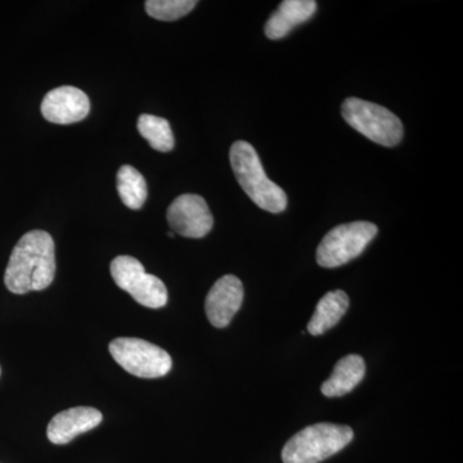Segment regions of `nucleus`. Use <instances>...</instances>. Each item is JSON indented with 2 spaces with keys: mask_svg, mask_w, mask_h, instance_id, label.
Listing matches in <instances>:
<instances>
[{
  "mask_svg": "<svg viewBox=\"0 0 463 463\" xmlns=\"http://www.w3.org/2000/svg\"><path fill=\"white\" fill-rule=\"evenodd\" d=\"M138 132L152 148L160 152H169L175 145L172 127L166 118L154 115H141L138 118Z\"/></svg>",
  "mask_w": 463,
  "mask_h": 463,
  "instance_id": "16",
  "label": "nucleus"
},
{
  "mask_svg": "<svg viewBox=\"0 0 463 463\" xmlns=\"http://www.w3.org/2000/svg\"><path fill=\"white\" fill-rule=\"evenodd\" d=\"M0 373H2V370H0Z\"/></svg>",
  "mask_w": 463,
  "mask_h": 463,
  "instance_id": "19",
  "label": "nucleus"
},
{
  "mask_svg": "<svg viewBox=\"0 0 463 463\" xmlns=\"http://www.w3.org/2000/svg\"><path fill=\"white\" fill-rule=\"evenodd\" d=\"M341 115L353 129L377 145L394 147L403 138V124L398 116L376 103L347 99L341 106Z\"/></svg>",
  "mask_w": 463,
  "mask_h": 463,
  "instance_id": "4",
  "label": "nucleus"
},
{
  "mask_svg": "<svg viewBox=\"0 0 463 463\" xmlns=\"http://www.w3.org/2000/svg\"><path fill=\"white\" fill-rule=\"evenodd\" d=\"M365 364L361 355L350 354L335 365L330 379L323 383L322 394L327 398L349 394L364 379Z\"/></svg>",
  "mask_w": 463,
  "mask_h": 463,
  "instance_id": "13",
  "label": "nucleus"
},
{
  "mask_svg": "<svg viewBox=\"0 0 463 463\" xmlns=\"http://www.w3.org/2000/svg\"><path fill=\"white\" fill-rule=\"evenodd\" d=\"M354 438L352 428L335 423L307 426L289 439L282 449L285 463H319L339 453Z\"/></svg>",
  "mask_w": 463,
  "mask_h": 463,
  "instance_id": "3",
  "label": "nucleus"
},
{
  "mask_svg": "<svg viewBox=\"0 0 463 463\" xmlns=\"http://www.w3.org/2000/svg\"><path fill=\"white\" fill-rule=\"evenodd\" d=\"M109 353L127 373L141 379H158L172 370V356L165 350L137 337L111 341Z\"/></svg>",
  "mask_w": 463,
  "mask_h": 463,
  "instance_id": "6",
  "label": "nucleus"
},
{
  "mask_svg": "<svg viewBox=\"0 0 463 463\" xmlns=\"http://www.w3.org/2000/svg\"><path fill=\"white\" fill-rule=\"evenodd\" d=\"M243 301V286L232 274L222 277L207 294L205 310L207 319L216 328H224L239 312Z\"/></svg>",
  "mask_w": 463,
  "mask_h": 463,
  "instance_id": "10",
  "label": "nucleus"
},
{
  "mask_svg": "<svg viewBox=\"0 0 463 463\" xmlns=\"http://www.w3.org/2000/svg\"><path fill=\"white\" fill-rule=\"evenodd\" d=\"M90 111V102L87 94L69 85L48 91L42 102V115L53 124L79 123L87 118Z\"/></svg>",
  "mask_w": 463,
  "mask_h": 463,
  "instance_id": "9",
  "label": "nucleus"
},
{
  "mask_svg": "<svg viewBox=\"0 0 463 463\" xmlns=\"http://www.w3.org/2000/svg\"><path fill=\"white\" fill-rule=\"evenodd\" d=\"M167 236L172 237V239H173V237H174V232H169V233H167Z\"/></svg>",
  "mask_w": 463,
  "mask_h": 463,
  "instance_id": "18",
  "label": "nucleus"
},
{
  "mask_svg": "<svg viewBox=\"0 0 463 463\" xmlns=\"http://www.w3.org/2000/svg\"><path fill=\"white\" fill-rule=\"evenodd\" d=\"M316 11L313 0H285L265 24V35L272 41L285 38L294 27L315 16Z\"/></svg>",
  "mask_w": 463,
  "mask_h": 463,
  "instance_id": "12",
  "label": "nucleus"
},
{
  "mask_svg": "<svg viewBox=\"0 0 463 463\" xmlns=\"http://www.w3.org/2000/svg\"><path fill=\"white\" fill-rule=\"evenodd\" d=\"M56 274V248L50 233L30 231L12 250L5 274V288L24 295L50 288Z\"/></svg>",
  "mask_w": 463,
  "mask_h": 463,
  "instance_id": "1",
  "label": "nucleus"
},
{
  "mask_svg": "<svg viewBox=\"0 0 463 463\" xmlns=\"http://www.w3.org/2000/svg\"><path fill=\"white\" fill-rule=\"evenodd\" d=\"M148 16L160 21L179 20L196 7L194 0H148L146 2Z\"/></svg>",
  "mask_w": 463,
  "mask_h": 463,
  "instance_id": "17",
  "label": "nucleus"
},
{
  "mask_svg": "<svg viewBox=\"0 0 463 463\" xmlns=\"http://www.w3.org/2000/svg\"><path fill=\"white\" fill-rule=\"evenodd\" d=\"M111 276L116 285L132 295L141 306L151 309L166 306L169 297L165 283L146 272L141 261L136 258L128 255L115 258L111 263Z\"/></svg>",
  "mask_w": 463,
  "mask_h": 463,
  "instance_id": "7",
  "label": "nucleus"
},
{
  "mask_svg": "<svg viewBox=\"0 0 463 463\" xmlns=\"http://www.w3.org/2000/svg\"><path fill=\"white\" fill-rule=\"evenodd\" d=\"M118 192L125 206L132 210L142 209L147 200V182L136 167L124 165L118 172Z\"/></svg>",
  "mask_w": 463,
  "mask_h": 463,
  "instance_id": "15",
  "label": "nucleus"
},
{
  "mask_svg": "<svg viewBox=\"0 0 463 463\" xmlns=\"http://www.w3.org/2000/svg\"><path fill=\"white\" fill-rule=\"evenodd\" d=\"M230 160L237 182L252 203L273 214L285 212L288 207L285 191L268 178L257 151L250 143H233Z\"/></svg>",
  "mask_w": 463,
  "mask_h": 463,
  "instance_id": "2",
  "label": "nucleus"
},
{
  "mask_svg": "<svg viewBox=\"0 0 463 463\" xmlns=\"http://www.w3.org/2000/svg\"><path fill=\"white\" fill-rule=\"evenodd\" d=\"M174 233L187 239H203L214 225V218L205 199L199 194H182L173 201L166 213Z\"/></svg>",
  "mask_w": 463,
  "mask_h": 463,
  "instance_id": "8",
  "label": "nucleus"
},
{
  "mask_svg": "<svg viewBox=\"0 0 463 463\" xmlns=\"http://www.w3.org/2000/svg\"><path fill=\"white\" fill-rule=\"evenodd\" d=\"M103 416L96 408L75 407L60 412L48 425V439L57 446L70 443L79 435L93 430L102 422Z\"/></svg>",
  "mask_w": 463,
  "mask_h": 463,
  "instance_id": "11",
  "label": "nucleus"
},
{
  "mask_svg": "<svg viewBox=\"0 0 463 463\" xmlns=\"http://www.w3.org/2000/svg\"><path fill=\"white\" fill-rule=\"evenodd\" d=\"M379 228L370 222H353L341 224L326 234L317 249V263L323 268H337L358 258Z\"/></svg>",
  "mask_w": 463,
  "mask_h": 463,
  "instance_id": "5",
  "label": "nucleus"
},
{
  "mask_svg": "<svg viewBox=\"0 0 463 463\" xmlns=\"http://www.w3.org/2000/svg\"><path fill=\"white\" fill-rule=\"evenodd\" d=\"M349 307V298L341 289L330 291L319 300L310 322L307 332L313 336H319L340 322Z\"/></svg>",
  "mask_w": 463,
  "mask_h": 463,
  "instance_id": "14",
  "label": "nucleus"
}]
</instances>
